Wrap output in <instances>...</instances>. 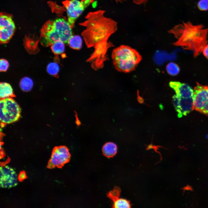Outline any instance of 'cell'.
Segmentation results:
<instances>
[{
  "mask_svg": "<svg viewBox=\"0 0 208 208\" xmlns=\"http://www.w3.org/2000/svg\"><path fill=\"white\" fill-rule=\"evenodd\" d=\"M16 28L12 16L2 12L0 17V41L1 44L8 42L12 37Z\"/></svg>",
  "mask_w": 208,
  "mask_h": 208,
  "instance_id": "cell-10",
  "label": "cell"
},
{
  "mask_svg": "<svg viewBox=\"0 0 208 208\" xmlns=\"http://www.w3.org/2000/svg\"><path fill=\"white\" fill-rule=\"evenodd\" d=\"M194 91V109L208 116V86L197 82Z\"/></svg>",
  "mask_w": 208,
  "mask_h": 208,
  "instance_id": "cell-8",
  "label": "cell"
},
{
  "mask_svg": "<svg viewBox=\"0 0 208 208\" xmlns=\"http://www.w3.org/2000/svg\"><path fill=\"white\" fill-rule=\"evenodd\" d=\"M202 52L204 56L208 59V44L204 47Z\"/></svg>",
  "mask_w": 208,
  "mask_h": 208,
  "instance_id": "cell-23",
  "label": "cell"
},
{
  "mask_svg": "<svg viewBox=\"0 0 208 208\" xmlns=\"http://www.w3.org/2000/svg\"><path fill=\"white\" fill-rule=\"evenodd\" d=\"M71 156L69 149L66 146H56L53 150L47 168L50 169L55 167L62 168L65 164L69 162Z\"/></svg>",
  "mask_w": 208,
  "mask_h": 208,
  "instance_id": "cell-9",
  "label": "cell"
},
{
  "mask_svg": "<svg viewBox=\"0 0 208 208\" xmlns=\"http://www.w3.org/2000/svg\"><path fill=\"white\" fill-rule=\"evenodd\" d=\"M64 43L62 41H57L53 43L51 45L52 52L55 54H60L63 53L65 50Z\"/></svg>",
  "mask_w": 208,
  "mask_h": 208,
  "instance_id": "cell-17",
  "label": "cell"
},
{
  "mask_svg": "<svg viewBox=\"0 0 208 208\" xmlns=\"http://www.w3.org/2000/svg\"><path fill=\"white\" fill-rule=\"evenodd\" d=\"M9 66L8 61L5 59H1L0 60V70L1 72H5L8 69Z\"/></svg>",
  "mask_w": 208,
  "mask_h": 208,
  "instance_id": "cell-21",
  "label": "cell"
},
{
  "mask_svg": "<svg viewBox=\"0 0 208 208\" xmlns=\"http://www.w3.org/2000/svg\"><path fill=\"white\" fill-rule=\"evenodd\" d=\"M148 0H133V2L137 5H140L146 3Z\"/></svg>",
  "mask_w": 208,
  "mask_h": 208,
  "instance_id": "cell-22",
  "label": "cell"
},
{
  "mask_svg": "<svg viewBox=\"0 0 208 208\" xmlns=\"http://www.w3.org/2000/svg\"><path fill=\"white\" fill-rule=\"evenodd\" d=\"M105 11L99 10L88 12L84 20L79 23L84 29L81 35L88 48L93 47L94 51L92 57L97 60H103L107 57V49L113 47L109 38L118 29V23L113 19L106 16Z\"/></svg>",
  "mask_w": 208,
  "mask_h": 208,
  "instance_id": "cell-1",
  "label": "cell"
},
{
  "mask_svg": "<svg viewBox=\"0 0 208 208\" xmlns=\"http://www.w3.org/2000/svg\"><path fill=\"white\" fill-rule=\"evenodd\" d=\"M102 151L104 155L108 158L113 157L117 153V147L116 145L112 142H108L103 146Z\"/></svg>",
  "mask_w": 208,
  "mask_h": 208,
  "instance_id": "cell-14",
  "label": "cell"
},
{
  "mask_svg": "<svg viewBox=\"0 0 208 208\" xmlns=\"http://www.w3.org/2000/svg\"><path fill=\"white\" fill-rule=\"evenodd\" d=\"M94 0H66L62 3L66 10L68 21L72 28L76 19Z\"/></svg>",
  "mask_w": 208,
  "mask_h": 208,
  "instance_id": "cell-7",
  "label": "cell"
},
{
  "mask_svg": "<svg viewBox=\"0 0 208 208\" xmlns=\"http://www.w3.org/2000/svg\"><path fill=\"white\" fill-rule=\"evenodd\" d=\"M199 9L202 11L208 10V0H200L198 3Z\"/></svg>",
  "mask_w": 208,
  "mask_h": 208,
  "instance_id": "cell-20",
  "label": "cell"
},
{
  "mask_svg": "<svg viewBox=\"0 0 208 208\" xmlns=\"http://www.w3.org/2000/svg\"><path fill=\"white\" fill-rule=\"evenodd\" d=\"M68 43L71 48L79 50L81 48L82 40L79 36H72L69 39Z\"/></svg>",
  "mask_w": 208,
  "mask_h": 208,
  "instance_id": "cell-15",
  "label": "cell"
},
{
  "mask_svg": "<svg viewBox=\"0 0 208 208\" xmlns=\"http://www.w3.org/2000/svg\"><path fill=\"white\" fill-rule=\"evenodd\" d=\"M21 112L20 106L12 98L0 99V120L2 125L17 121Z\"/></svg>",
  "mask_w": 208,
  "mask_h": 208,
  "instance_id": "cell-6",
  "label": "cell"
},
{
  "mask_svg": "<svg viewBox=\"0 0 208 208\" xmlns=\"http://www.w3.org/2000/svg\"><path fill=\"white\" fill-rule=\"evenodd\" d=\"M121 192L120 187L115 186L107 194V197L112 202V207L115 208H129L131 207L129 201L120 198Z\"/></svg>",
  "mask_w": 208,
  "mask_h": 208,
  "instance_id": "cell-12",
  "label": "cell"
},
{
  "mask_svg": "<svg viewBox=\"0 0 208 208\" xmlns=\"http://www.w3.org/2000/svg\"><path fill=\"white\" fill-rule=\"evenodd\" d=\"M168 32L177 39L173 45L193 51L195 57L202 52L207 44L208 28L201 25H194L190 22L183 23L175 26Z\"/></svg>",
  "mask_w": 208,
  "mask_h": 208,
  "instance_id": "cell-2",
  "label": "cell"
},
{
  "mask_svg": "<svg viewBox=\"0 0 208 208\" xmlns=\"http://www.w3.org/2000/svg\"><path fill=\"white\" fill-rule=\"evenodd\" d=\"M72 29L68 21L63 18L47 21L40 30V43L47 47L57 41L68 43L72 36Z\"/></svg>",
  "mask_w": 208,
  "mask_h": 208,
  "instance_id": "cell-3",
  "label": "cell"
},
{
  "mask_svg": "<svg viewBox=\"0 0 208 208\" xmlns=\"http://www.w3.org/2000/svg\"><path fill=\"white\" fill-rule=\"evenodd\" d=\"M33 82L30 78L25 77L22 79L20 83V86L22 90L25 92L31 90L33 86Z\"/></svg>",
  "mask_w": 208,
  "mask_h": 208,
  "instance_id": "cell-16",
  "label": "cell"
},
{
  "mask_svg": "<svg viewBox=\"0 0 208 208\" xmlns=\"http://www.w3.org/2000/svg\"><path fill=\"white\" fill-rule=\"evenodd\" d=\"M117 3H121L127 1L128 0H109Z\"/></svg>",
  "mask_w": 208,
  "mask_h": 208,
  "instance_id": "cell-24",
  "label": "cell"
},
{
  "mask_svg": "<svg viewBox=\"0 0 208 208\" xmlns=\"http://www.w3.org/2000/svg\"><path fill=\"white\" fill-rule=\"evenodd\" d=\"M169 85L176 93L172 102L178 117L187 115L194 109V90L187 84L178 81H170Z\"/></svg>",
  "mask_w": 208,
  "mask_h": 208,
  "instance_id": "cell-5",
  "label": "cell"
},
{
  "mask_svg": "<svg viewBox=\"0 0 208 208\" xmlns=\"http://www.w3.org/2000/svg\"><path fill=\"white\" fill-rule=\"evenodd\" d=\"M0 186L9 189L18 184L17 175L12 168L8 166H1L0 168Z\"/></svg>",
  "mask_w": 208,
  "mask_h": 208,
  "instance_id": "cell-11",
  "label": "cell"
},
{
  "mask_svg": "<svg viewBox=\"0 0 208 208\" xmlns=\"http://www.w3.org/2000/svg\"><path fill=\"white\" fill-rule=\"evenodd\" d=\"M59 66L55 62L50 63L47 67V70L48 73L52 75H56L59 71Z\"/></svg>",
  "mask_w": 208,
  "mask_h": 208,
  "instance_id": "cell-19",
  "label": "cell"
},
{
  "mask_svg": "<svg viewBox=\"0 0 208 208\" xmlns=\"http://www.w3.org/2000/svg\"><path fill=\"white\" fill-rule=\"evenodd\" d=\"M166 70L168 73L172 76L176 75L180 72V68L179 66L172 62H170L166 66Z\"/></svg>",
  "mask_w": 208,
  "mask_h": 208,
  "instance_id": "cell-18",
  "label": "cell"
},
{
  "mask_svg": "<svg viewBox=\"0 0 208 208\" xmlns=\"http://www.w3.org/2000/svg\"><path fill=\"white\" fill-rule=\"evenodd\" d=\"M112 57L115 69L126 73L134 70L142 59L136 50L125 45H121L114 49Z\"/></svg>",
  "mask_w": 208,
  "mask_h": 208,
  "instance_id": "cell-4",
  "label": "cell"
},
{
  "mask_svg": "<svg viewBox=\"0 0 208 208\" xmlns=\"http://www.w3.org/2000/svg\"><path fill=\"white\" fill-rule=\"evenodd\" d=\"M15 96L12 88L9 83L4 82L0 83V99L9 97L12 98Z\"/></svg>",
  "mask_w": 208,
  "mask_h": 208,
  "instance_id": "cell-13",
  "label": "cell"
}]
</instances>
